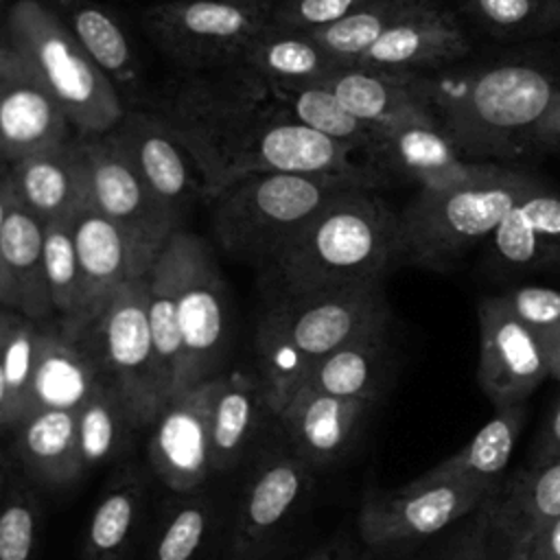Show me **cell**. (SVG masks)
Wrapping results in <instances>:
<instances>
[{"label": "cell", "instance_id": "22", "mask_svg": "<svg viewBox=\"0 0 560 560\" xmlns=\"http://www.w3.org/2000/svg\"><path fill=\"white\" fill-rule=\"evenodd\" d=\"M151 475L133 457L114 466L88 521L79 560H133L149 518Z\"/></svg>", "mask_w": 560, "mask_h": 560}, {"label": "cell", "instance_id": "24", "mask_svg": "<svg viewBox=\"0 0 560 560\" xmlns=\"http://www.w3.org/2000/svg\"><path fill=\"white\" fill-rule=\"evenodd\" d=\"M376 166L392 179H407L418 188H446L486 177L499 164L466 160L440 125L418 122L385 131Z\"/></svg>", "mask_w": 560, "mask_h": 560}, {"label": "cell", "instance_id": "50", "mask_svg": "<svg viewBox=\"0 0 560 560\" xmlns=\"http://www.w3.org/2000/svg\"><path fill=\"white\" fill-rule=\"evenodd\" d=\"M488 551L490 549L486 542V532L479 521L472 538L464 540V545H459L455 551H451L446 558H440V560H488Z\"/></svg>", "mask_w": 560, "mask_h": 560}, {"label": "cell", "instance_id": "2", "mask_svg": "<svg viewBox=\"0 0 560 560\" xmlns=\"http://www.w3.org/2000/svg\"><path fill=\"white\" fill-rule=\"evenodd\" d=\"M440 129L470 162L532 153L538 122L560 92V79L532 61H497L418 74Z\"/></svg>", "mask_w": 560, "mask_h": 560}, {"label": "cell", "instance_id": "13", "mask_svg": "<svg viewBox=\"0 0 560 560\" xmlns=\"http://www.w3.org/2000/svg\"><path fill=\"white\" fill-rule=\"evenodd\" d=\"M83 149L88 203L114 221L138 254L153 265L168 238L182 228L153 199L114 129L83 136Z\"/></svg>", "mask_w": 560, "mask_h": 560}, {"label": "cell", "instance_id": "21", "mask_svg": "<svg viewBox=\"0 0 560 560\" xmlns=\"http://www.w3.org/2000/svg\"><path fill=\"white\" fill-rule=\"evenodd\" d=\"M365 398H341L302 387L276 416L284 442L308 466L339 462L357 442L372 407Z\"/></svg>", "mask_w": 560, "mask_h": 560}, {"label": "cell", "instance_id": "20", "mask_svg": "<svg viewBox=\"0 0 560 560\" xmlns=\"http://www.w3.org/2000/svg\"><path fill=\"white\" fill-rule=\"evenodd\" d=\"M470 39L457 15L438 0L392 26L354 66L394 74H427L457 63Z\"/></svg>", "mask_w": 560, "mask_h": 560}, {"label": "cell", "instance_id": "39", "mask_svg": "<svg viewBox=\"0 0 560 560\" xmlns=\"http://www.w3.org/2000/svg\"><path fill=\"white\" fill-rule=\"evenodd\" d=\"M0 560H37L44 525L39 486L4 453L0 466Z\"/></svg>", "mask_w": 560, "mask_h": 560}, {"label": "cell", "instance_id": "12", "mask_svg": "<svg viewBox=\"0 0 560 560\" xmlns=\"http://www.w3.org/2000/svg\"><path fill=\"white\" fill-rule=\"evenodd\" d=\"M492 492L494 488L483 483L427 472L400 488H370L359 510V536L374 551L427 540L479 510Z\"/></svg>", "mask_w": 560, "mask_h": 560}, {"label": "cell", "instance_id": "44", "mask_svg": "<svg viewBox=\"0 0 560 560\" xmlns=\"http://www.w3.org/2000/svg\"><path fill=\"white\" fill-rule=\"evenodd\" d=\"M508 308L547 346L553 361L560 352V291L551 287H516L501 295Z\"/></svg>", "mask_w": 560, "mask_h": 560}, {"label": "cell", "instance_id": "23", "mask_svg": "<svg viewBox=\"0 0 560 560\" xmlns=\"http://www.w3.org/2000/svg\"><path fill=\"white\" fill-rule=\"evenodd\" d=\"M70 223L81 271L83 332L125 282L147 276L153 265L138 254L133 243L114 221L96 212L90 203L79 210Z\"/></svg>", "mask_w": 560, "mask_h": 560}, {"label": "cell", "instance_id": "8", "mask_svg": "<svg viewBox=\"0 0 560 560\" xmlns=\"http://www.w3.org/2000/svg\"><path fill=\"white\" fill-rule=\"evenodd\" d=\"M142 31L184 74L243 66L271 26V7L238 0H160L144 7Z\"/></svg>", "mask_w": 560, "mask_h": 560}, {"label": "cell", "instance_id": "37", "mask_svg": "<svg viewBox=\"0 0 560 560\" xmlns=\"http://www.w3.org/2000/svg\"><path fill=\"white\" fill-rule=\"evenodd\" d=\"M42 322L11 308L0 313V427L7 438L31 409V385L39 357Z\"/></svg>", "mask_w": 560, "mask_h": 560}, {"label": "cell", "instance_id": "34", "mask_svg": "<svg viewBox=\"0 0 560 560\" xmlns=\"http://www.w3.org/2000/svg\"><path fill=\"white\" fill-rule=\"evenodd\" d=\"M267 83L298 122L359 151L376 164L385 131L357 118L332 90L322 83Z\"/></svg>", "mask_w": 560, "mask_h": 560}, {"label": "cell", "instance_id": "10", "mask_svg": "<svg viewBox=\"0 0 560 560\" xmlns=\"http://www.w3.org/2000/svg\"><path fill=\"white\" fill-rule=\"evenodd\" d=\"M177 280L182 374L177 394L223 374L228 354V298L221 267L206 238L188 230L171 236ZM175 394V396H177Z\"/></svg>", "mask_w": 560, "mask_h": 560}, {"label": "cell", "instance_id": "38", "mask_svg": "<svg viewBox=\"0 0 560 560\" xmlns=\"http://www.w3.org/2000/svg\"><path fill=\"white\" fill-rule=\"evenodd\" d=\"M243 66L271 83H324L343 68L308 33L276 26L254 42Z\"/></svg>", "mask_w": 560, "mask_h": 560}, {"label": "cell", "instance_id": "33", "mask_svg": "<svg viewBox=\"0 0 560 560\" xmlns=\"http://www.w3.org/2000/svg\"><path fill=\"white\" fill-rule=\"evenodd\" d=\"M221 505L203 488L171 492L162 503L149 547V560H201L217 540Z\"/></svg>", "mask_w": 560, "mask_h": 560}, {"label": "cell", "instance_id": "47", "mask_svg": "<svg viewBox=\"0 0 560 560\" xmlns=\"http://www.w3.org/2000/svg\"><path fill=\"white\" fill-rule=\"evenodd\" d=\"M556 457H560V398H558V405L553 407L545 429L540 431L536 446L532 448L529 466H540Z\"/></svg>", "mask_w": 560, "mask_h": 560}, {"label": "cell", "instance_id": "43", "mask_svg": "<svg viewBox=\"0 0 560 560\" xmlns=\"http://www.w3.org/2000/svg\"><path fill=\"white\" fill-rule=\"evenodd\" d=\"M462 11L499 39H532L560 28V0H462Z\"/></svg>", "mask_w": 560, "mask_h": 560}, {"label": "cell", "instance_id": "46", "mask_svg": "<svg viewBox=\"0 0 560 560\" xmlns=\"http://www.w3.org/2000/svg\"><path fill=\"white\" fill-rule=\"evenodd\" d=\"M501 560H560V516L514 540L501 551Z\"/></svg>", "mask_w": 560, "mask_h": 560}, {"label": "cell", "instance_id": "25", "mask_svg": "<svg viewBox=\"0 0 560 560\" xmlns=\"http://www.w3.org/2000/svg\"><path fill=\"white\" fill-rule=\"evenodd\" d=\"M2 173L11 179L22 203L44 223L72 221L88 206V166L83 136L4 164Z\"/></svg>", "mask_w": 560, "mask_h": 560}, {"label": "cell", "instance_id": "35", "mask_svg": "<svg viewBox=\"0 0 560 560\" xmlns=\"http://www.w3.org/2000/svg\"><path fill=\"white\" fill-rule=\"evenodd\" d=\"M77 427L85 472L131 459L136 433L142 431L127 400L107 378L77 411Z\"/></svg>", "mask_w": 560, "mask_h": 560}, {"label": "cell", "instance_id": "14", "mask_svg": "<svg viewBox=\"0 0 560 560\" xmlns=\"http://www.w3.org/2000/svg\"><path fill=\"white\" fill-rule=\"evenodd\" d=\"M479 365L477 381L494 409L523 405L538 385L553 376L547 346L508 308L501 295L477 306Z\"/></svg>", "mask_w": 560, "mask_h": 560}, {"label": "cell", "instance_id": "1", "mask_svg": "<svg viewBox=\"0 0 560 560\" xmlns=\"http://www.w3.org/2000/svg\"><path fill=\"white\" fill-rule=\"evenodd\" d=\"M192 155L212 203L256 173H293L376 188L392 177L359 151L298 122L269 83L247 66L179 72L153 109Z\"/></svg>", "mask_w": 560, "mask_h": 560}, {"label": "cell", "instance_id": "3", "mask_svg": "<svg viewBox=\"0 0 560 560\" xmlns=\"http://www.w3.org/2000/svg\"><path fill=\"white\" fill-rule=\"evenodd\" d=\"M400 214L374 192L341 190L262 269L265 300H293L383 282L400 247Z\"/></svg>", "mask_w": 560, "mask_h": 560}, {"label": "cell", "instance_id": "29", "mask_svg": "<svg viewBox=\"0 0 560 560\" xmlns=\"http://www.w3.org/2000/svg\"><path fill=\"white\" fill-rule=\"evenodd\" d=\"M105 381L81 337L68 335L55 319L42 322L39 357L31 385L33 411H79Z\"/></svg>", "mask_w": 560, "mask_h": 560}, {"label": "cell", "instance_id": "40", "mask_svg": "<svg viewBox=\"0 0 560 560\" xmlns=\"http://www.w3.org/2000/svg\"><path fill=\"white\" fill-rule=\"evenodd\" d=\"M435 0H370L348 18L308 33L339 66H354L392 26Z\"/></svg>", "mask_w": 560, "mask_h": 560}, {"label": "cell", "instance_id": "6", "mask_svg": "<svg viewBox=\"0 0 560 560\" xmlns=\"http://www.w3.org/2000/svg\"><path fill=\"white\" fill-rule=\"evenodd\" d=\"M352 186L293 173L247 175L212 201L214 238L225 254L262 271L313 217Z\"/></svg>", "mask_w": 560, "mask_h": 560}, {"label": "cell", "instance_id": "45", "mask_svg": "<svg viewBox=\"0 0 560 560\" xmlns=\"http://www.w3.org/2000/svg\"><path fill=\"white\" fill-rule=\"evenodd\" d=\"M370 0H280L271 9V26L315 33L354 13Z\"/></svg>", "mask_w": 560, "mask_h": 560}, {"label": "cell", "instance_id": "53", "mask_svg": "<svg viewBox=\"0 0 560 560\" xmlns=\"http://www.w3.org/2000/svg\"><path fill=\"white\" fill-rule=\"evenodd\" d=\"M354 560H368V556H361V553H359Z\"/></svg>", "mask_w": 560, "mask_h": 560}, {"label": "cell", "instance_id": "27", "mask_svg": "<svg viewBox=\"0 0 560 560\" xmlns=\"http://www.w3.org/2000/svg\"><path fill=\"white\" fill-rule=\"evenodd\" d=\"M322 85L363 122L392 131L405 125H438L418 74H394L359 66L339 68Z\"/></svg>", "mask_w": 560, "mask_h": 560}, {"label": "cell", "instance_id": "4", "mask_svg": "<svg viewBox=\"0 0 560 560\" xmlns=\"http://www.w3.org/2000/svg\"><path fill=\"white\" fill-rule=\"evenodd\" d=\"M389 326L383 282L265 302L254 346L265 400L273 416L302 387L308 372L337 348Z\"/></svg>", "mask_w": 560, "mask_h": 560}, {"label": "cell", "instance_id": "17", "mask_svg": "<svg viewBox=\"0 0 560 560\" xmlns=\"http://www.w3.org/2000/svg\"><path fill=\"white\" fill-rule=\"evenodd\" d=\"M70 116L28 70L9 42H0V149L13 164L74 140Z\"/></svg>", "mask_w": 560, "mask_h": 560}, {"label": "cell", "instance_id": "19", "mask_svg": "<svg viewBox=\"0 0 560 560\" xmlns=\"http://www.w3.org/2000/svg\"><path fill=\"white\" fill-rule=\"evenodd\" d=\"M39 2L66 24L96 66L112 79L127 109H153L158 90H151L129 28L107 4L98 0Z\"/></svg>", "mask_w": 560, "mask_h": 560}, {"label": "cell", "instance_id": "30", "mask_svg": "<svg viewBox=\"0 0 560 560\" xmlns=\"http://www.w3.org/2000/svg\"><path fill=\"white\" fill-rule=\"evenodd\" d=\"M490 247L508 271L560 269V188L547 184L518 201L490 236Z\"/></svg>", "mask_w": 560, "mask_h": 560}, {"label": "cell", "instance_id": "36", "mask_svg": "<svg viewBox=\"0 0 560 560\" xmlns=\"http://www.w3.org/2000/svg\"><path fill=\"white\" fill-rule=\"evenodd\" d=\"M525 422V405L494 409L492 418L451 457L442 459L427 475L438 479H466L497 490Z\"/></svg>", "mask_w": 560, "mask_h": 560}, {"label": "cell", "instance_id": "9", "mask_svg": "<svg viewBox=\"0 0 560 560\" xmlns=\"http://www.w3.org/2000/svg\"><path fill=\"white\" fill-rule=\"evenodd\" d=\"M103 376L118 387L140 429L171 400L149 326V273L125 282L81 332Z\"/></svg>", "mask_w": 560, "mask_h": 560}, {"label": "cell", "instance_id": "31", "mask_svg": "<svg viewBox=\"0 0 560 560\" xmlns=\"http://www.w3.org/2000/svg\"><path fill=\"white\" fill-rule=\"evenodd\" d=\"M262 411H271L260 381L232 372L217 378L210 405V438L214 475L232 472L252 451L262 424Z\"/></svg>", "mask_w": 560, "mask_h": 560}, {"label": "cell", "instance_id": "16", "mask_svg": "<svg viewBox=\"0 0 560 560\" xmlns=\"http://www.w3.org/2000/svg\"><path fill=\"white\" fill-rule=\"evenodd\" d=\"M114 133L153 199L182 228L197 201H206V186L188 149L151 109H127Z\"/></svg>", "mask_w": 560, "mask_h": 560}, {"label": "cell", "instance_id": "11", "mask_svg": "<svg viewBox=\"0 0 560 560\" xmlns=\"http://www.w3.org/2000/svg\"><path fill=\"white\" fill-rule=\"evenodd\" d=\"M315 468L287 442L258 451L238 486L223 560H262L306 505Z\"/></svg>", "mask_w": 560, "mask_h": 560}, {"label": "cell", "instance_id": "5", "mask_svg": "<svg viewBox=\"0 0 560 560\" xmlns=\"http://www.w3.org/2000/svg\"><path fill=\"white\" fill-rule=\"evenodd\" d=\"M542 186L547 184L536 175L499 164L490 175L472 182L418 188L400 212L398 258L444 271L470 247L490 238L512 208Z\"/></svg>", "mask_w": 560, "mask_h": 560}, {"label": "cell", "instance_id": "28", "mask_svg": "<svg viewBox=\"0 0 560 560\" xmlns=\"http://www.w3.org/2000/svg\"><path fill=\"white\" fill-rule=\"evenodd\" d=\"M556 516H560V457L516 470L479 508L488 549L497 551Z\"/></svg>", "mask_w": 560, "mask_h": 560}, {"label": "cell", "instance_id": "51", "mask_svg": "<svg viewBox=\"0 0 560 560\" xmlns=\"http://www.w3.org/2000/svg\"><path fill=\"white\" fill-rule=\"evenodd\" d=\"M238 2H254V4H265V7H276L280 0H238Z\"/></svg>", "mask_w": 560, "mask_h": 560}, {"label": "cell", "instance_id": "52", "mask_svg": "<svg viewBox=\"0 0 560 560\" xmlns=\"http://www.w3.org/2000/svg\"><path fill=\"white\" fill-rule=\"evenodd\" d=\"M553 378L560 381V352H558V357H556V361H553Z\"/></svg>", "mask_w": 560, "mask_h": 560}, {"label": "cell", "instance_id": "15", "mask_svg": "<svg viewBox=\"0 0 560 560\" xmlns=\"http://www.w3.org/2000/svg\"><path fill=\"white\" fill-rule=\"evenodd\" d=\"M217 378L173 396L149 427V470L168 492H192L214 477L210 405Z\"/></svg>", "mask_w": 560, "mask_h": 560}, {"label": "cell", "instance_id": "18", "mask_svg": "<svg viewBox=\"0 0 560 560\" xmlns=\"http://www.w3.org/2000/svg\"><path fill=\"white\" fill-rule=\"evenodd\" d=\"M0 304L33 322L55 319L44 267V221L22 203L4 173L0 182Z\"/></svg>", "mask_w": 560, "mask_h": 560}, {"label": "cell", "instance_id": "7", "mask_svg": "<svg viewBox=\"0 0 560 560\" xmlns=\"http://www.w3.org/2000/svg\"><path fill=\"white\" fill-rule=\"evenodd\" d=\"M2 39L59 101L81 136L112 131L122 120L127 107L116 85L46 4L11 0Z\"/></svg>", "mask_w": 560, "mask_h": 560}, {"label": "cell", "instance_id": "32", "mask_svg": "<svg viewBox=\"0 0 560 560\" xmlns=\"http://www.w3.org/2000/svg\"><path fill=\"white\" fill-rule=\"evenodd\" d=\"M387 328L361 335L324 357L308 372L302 387L341 398H365L378 402L394 370V352Z\"/></svg>", "mask_w": 560, "mask_h": 560}, {"label": "cell", "instance_id": "26", "mask_svg": "<svg viewBox=\"0 0 560 560\" xmlns=\"http://www.w3.org/2000/svg\"><path fill=\"white\" fill-rule=\"evenodd\" d=\"M2 453L39 488H68L85 475L77 411H33L7 438Z\"/></svg>", "mask_w": 560, "mask_h": 560}, {"label": "cell", "instance_id": "48", "mask_svg": "<svg viewBox=\"0 0 560 560\" xmlns=\"http://www.w3.org/2000/svg\"><path fill=\"white\" fill-rule=\"evenodd\" d=\"M532 151H560V92L534 131Z\"/></svg>", "mask_w": 560, "mask_h": 560}, {"label": "cell", "instance_id": "49", "mask_svg": "<svg viewBox=\"0 0 560 560\" xmlns=\"http://www.w3.org/2000/svg\"><path fill=\"white\" fill-rule=\"evenodd\" d=\"M359 553L352 547V542L343 536H335L330 540H326L324 545L306 551L304 556H300L298 560H354Z\"/></svg>", "mask_w": 560, "mask_h": 560}, {"label": "cell", "instance_id": "41", "mask_svg": "<svg viewBox=\"0 0 560 560\" xmlns=\"http://www.w3.org/2000/svg\"><path fill=\"white\" fill-rule=\"evenodd\" d=\"M149 326L164 387L173 398L182 374V335L177 324V280L171 238L149 271Z\"/></svg>", "mask_w": 560, "mask_h": 560}, {"label": "cell", "instance_id": "42", "mask_svg": "<svg viewBox=\"0 0 560 560\" xmlns=\"http://www.w3.org/2000/svg\"><path fill=\"white\" fill-rule=\"evenodd\" d=\"M44 267L57 322L68 335L81 337L83 291L70 221L44 223Z\"/></svg>", "mask_w": 560, "mask_h": 560}]
</instances>
